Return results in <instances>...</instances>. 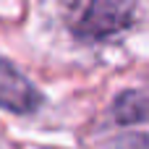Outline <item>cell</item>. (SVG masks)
<instances>
[{"instance_id":"cell-1","label":"cell","mask_w":149,"mask_h":149,"mask_svg":"<svg viewBox=\"0 0 149 149\" xmlns=\"http://www.w3.org/2000/svg\"><path fill=\"white\" fill-rule=\"evenodd\" d=\"M136 16V0H89L84 16L76 24V34L86 42H102L131 26Z\"/></svg>"},{"instance_id":"cell-2","label":"cell","mask_w":149,"mask_h":149,"mask_svg":"<svg viewBox=\"0 0 149 149\" xmlns=\"http://www.w3.org/2000/svg\"><path fill=\"white\" fill-rule=\"evenodd\" d=\"M42 105V94L34 84L0 58V107L10 113H34Z\"/></svg>"},{"instance_id":"cell-3","label":"cell","mask_w":149,"mask_h":149,"mask_svg":"<svg viewBox=\"0 0 149 149\" xmlns=\"http://www.w3.org/2000/svg\"><path fill=\"white\" fill-rule=\"evenodd\" d=\"M113 115L120 126H134V123L149 120V94L136 92V89L123 92L113 105Z\"/></svg>"}]
</instances>
